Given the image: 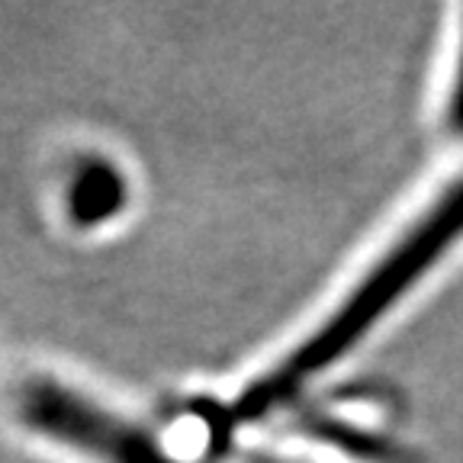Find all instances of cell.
Wrapping results in <instances>:
<instances>
[{"label":"cell","instance_id":"cell-1","mask_svg":"<svg viewBox=\"0 0 463 463\" xmlns=\"http://www.w3.org/2000/svg\"><path fill=\"white\" fill-rule=\"evenodd\" d=\"M129 177L107 152H74L58 174V210L71 229H100L129 203Z\"/></svg>","mask_w":463,"mask_h":463}]
</instances>
